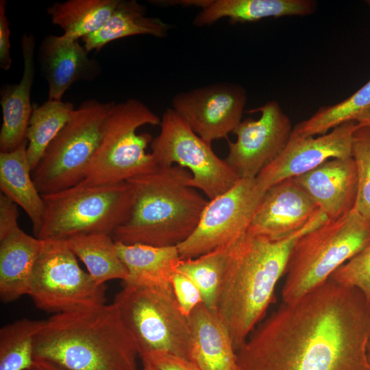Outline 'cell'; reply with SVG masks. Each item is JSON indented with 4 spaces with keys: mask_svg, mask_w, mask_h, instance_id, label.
Instances as JSON below:
<instances>
[{
    "mask_svg": "<svg viewBox=\"0 0 370 370\" xmlns=\"http://www.w3.org/2000/svg\"><path fill=\"white\" fill-rule=\"evenodd\" d=\"M150 3L155 5H180L182 6H195L203 9L204 8L208 6L211 0H172V1H149Z\"/></svg>",
    "mask_w": 370,
    "mask_h": 370,
    "instance_id": "cell-38",
    "label": "cell"
},
{
    "mask_svg": "<svg viewBox=\"0 0 370 370\" xmlns=\"http://www.w3.org/2000/svg\"><path fill=\"white\" fill-rule=\"evenodd\" d=\"M370 242V219L354 208L328 219L300 236L291 250L282 290L283 303H291L326 282L341 265Z\"/></svg>",
    "mask_w": 370,
    "mask_h": 370,
    "instance_id": "cell-5",
    "label": "cell"
},
{
    "mask_svg": "<svg viewBox=\"0 0 370 370\" xmlns=\"http://www.w3.org/2000/svg\"><path fill=\"white\" fill-rule=\"evenodd\" d=\"M171 284L182 311L189 317L195 307L202 303L199 289L189 277L177 271L172 277Z\"/></svg>",
    "mask_w": 370,
    "mask_h": 370,
    "instance_id": "cell-34",
    "label": "cell"
},
{
    "mask_svg": "<svg viewBox=\"0 0 370 370\" xmlns=\"http://www.w3.org/2000/svg\"><path fill=\"white\" fill-rule=\"evenodd\" d=\"M369 337L370 302L329 278L256 327L237 370H370Z\"/></svg>",
    "mask_w": 370,
    "mask_h": 370,
    "instance_id": "cell-1",
    "label": "cell"
},
{
    "mask_svg": "<svg viewBox=\"0 0 370 370\" xmlns=\"http://www.w3.org/2000/svg\"><path fill=\"white\" fill-rule=\"evenodd\" d=\"M160 121L140 100L114 103L103 121L100 143L83 182L118 183L154 171L158 165L152 153L147 152L153 138L137 130L145 125H160Z\"/></svg>",
    "mask_w": 370,
    "mask_h": 370,
    "instance_id": "cell-8",
    "label": "cell"
},
{
    "mask_svg": "<svg viewBox=\"0 0 370 370\" xmlns=\"http://www.w3.org/2000/svg\"><path fill=\"white\" fill-rule=\"evenodd\" d=\"M328 220L322 212L299 232L280 240L247 232L230 247L219 288L216 312L235 350L245 342L274 301L297 239Z\"/></svg>",
    "mask_w": 370,
    "mask_h": 370,
    "instance_id": "cell-2",
    "label": "cell"
},
{
    "mask_svg": "<svg viewBox=\"0 0 370 370\" xmlns=\"http://www.w3.org/2000/svg\"><path fill=\"white\" fill-rule=\"evenodd\" d=\"M10 29L6 16V1H0V67L8 71L12 64L10 56Z\"/></svg>",
    "mask_w": 370,
    "mask_h": 370,
    "instance_id": "cell-36",
    "label": "cell"
},
{
    "mask_svg": "<svg viewBox=\"0 0 370 370\" xmlns=\"http://www.w3.org/2000/svg\"><path fill=\"white\" fill-rule=\"evenodd\" d=\"M138 356L114 303L54 314L34 341V360L64 370H137Z\"/></svg>",
    "mask_w": 370,
    "mask_h": 370,
    "instance_id": "cell-3",
    "label": "cell"
},
{
    "mask_svg": "<svg viewBox=\"0 0 370 370\" xmlns=\"http://www.w3.org/2000/svg\"><path fill=\"white\" fill-rule=\"evenodd\" d=\"M251 112H259L256 119L241 121L228 141L225 159L241 179H254L282 153L293 133L288 116L276 101H269Z\"/></svg>",
    "mask_w": 370,
    "mask_h": 370,
    "instance_id": "cell-13",
    "label": "cell"
},
{
    "mask_svg": "<svg viewBox=\"0 0 370 370\" xmlns=\"http://www.w3.org/2000/svg\"><path fill=\"white\" fill-rule=\"evenodd\" d=\"M114 103L92 99L75 108L32 171L41 195L67 189L84 180L100 143L103 121Z\"/></svg>",
    "mask_w": 370,
    "mask_h": 370,
    "instance_id": "cell-9",
    "label": "cell"
},
{
    "mask_svg": "<svg viewBox=\"0 0 370 370\" xmlns=\"http://www.w3.org/2000/svg\"><path fill=\"white\" fill-rule=\"evenodd\" d=\"M37 308L54 314L106 304V286L79 265L65 241L43 240L33 267L29 293Z\"/></svg>",
    "mask_w": 370,
    "mask_h": 370,
    "instance_id": "cell-10",
    "label": "cell"
},
{
    "mask_svg": "<svg viewBox=\"0 0 370 370\" xmlns=\"http://www.w3.org/2000/svg\"><path fill=\"white\" fill-rule=\"evenodd\" d=\"M143 370H158L153 365L147 362H143Z\"/></svg>",
    "mask_w": 370,
    "mask_h": 370,
    "instance_id": "cell-41",
    "label": "cell"
},
{
    "mask_svg": "<svg viewBox=\"0 0 370 370\" xmlns=\"http://www.w3.org/2000/svg\"><path fill=\"white\" fill-rule=\"evenodd\" d=\"M367 3L370 6V0L367 1Z\"/></svg>",
    "mask_w": 370,
    "mask_h": 370,
    "instance_id": "cell-43",
    "label": "cell"
},
{
    "mask_svg": "<svg viewBox=\"0 0 370 370\" xmlns=\"http://www.w3.org/2000/svg\"><path fill=\"white\" fill-rule=\"evenodd\" d=\"M358 127L356 121L347 122L317 137L292 133L282 153L256 177L258 187L266 192L275 184L306 173L328 160L352 157L354 134Z\"/></svg>",
    "mask_w": 370,
    "mask_h": 370,
    "instance_id": "cell-15",
    "label": "cell"
},
{
    "mask_svg": "<svg viewBox=\"0 0 370 370\" xmlns=\"http://www.w3.org/2000/svg\"><path fill=\"white\" fill-rule=\"evenodd\" d=\"M28 370H64L47 361L34 360V364Z\"/></svg>",
    "mask_w": 370,
    "mask_h": 370,
    "instance_id": "cell-39",
    "label": "cell"
},
{
    "mask_svg": "<svg viewBox=\"0 0 370 370\" xmlns=\"http://www.w3.org/2000/svg\"><path fill=\"white\" fill-rule=\"evenodd\" d=\"M178 166H158L126 181L133 195L130 213L113 232L126 245L177 246L193 233L208 201Z\"/></svg>",
    "mask_w": 370,
    "mask_h": 370,
    "instance_id": "cell-4",
    "label": "cell"
},
{
    "mask_svg": "<svg viewBox=\"0 0 370 370\" xmlns=\"http://www.w3.org/2000/svg\"><path fill=\"white\" fill-rule=\"evenodd\" d=\"M312 0H211L193 19L195 27L210 25L227 18L232 23L254 22L269 17L306 16L314 12Z\"/></svg>",
    "mask_w": 370,
    "mask_h": 370,
    "instance_id": "cell-22",
    "label": "cell"
},
{
    "mask_svg": "<svg viewBox=\"0 0 370 370\" xmlns=\"http://www.w3.org/2000/svg\"><path fill=\"white\" fill-rule=\"evenodd\" d=\"M370 111V79L353 95L337 103L321 107L313 115L297 124L293 134L299 136L325 134L334 127L356 121Z\"/></svg>",
    "mask_w": 370,
    "mask_h": 370,
    "instance_id": "cell-29",
    "label": "cell"
},
{
    "mask_svg": "<svg viewBox=\"0 0 370 370\" xmlns=\"http://www.w3.org/2000/svg\"><path fill=\"white\" fill-rule=\"evenodd\" d=\"M367 352H368L369 358L370 360V337H369V343H368Z\"/></svg>",
    "mask_w": 370,
    "mask_h": 370,
    "instance_id": "cell-42",
    "label": "cell"
},
{
    "mask_svg": "<svg viewBox=\"0 0 370 370\" xmlns=\"http://www.w3.org/2000/svg\"><path fill=\"white\" fill-rule=\"evenodd\" d=\"M320 212L295 180L287 179L266 191L247 232L283 239L305 227Z\"/></svg>",
    "mask_w": 370,
    "mask_h": 370,
    "instance_id": "cell-16",
    "label": "cell"
},
{
    "mask_svg": "<svg viewBox=\"0 0 370 370\" xmlns=\"http://www.w3.org/2000/svg\"><path fill=\"white\" fill-rule=\"evenodd\" d=\"M73 254L86 266L99 285L112 280H127L128 271L120 258L112 236L104 233L78 234L66 241Z\"/></svg>",
    "mask_w": 370,
    "mask_h": 370,
    "instance_id": "cell-26",
    "label": "cell"
},
{
    "mask_svg": "<svg viewBox=\"0 0 370 370\" xmlns=\"http://www.w3.org/2000/svg\"><path fill=\"white\" fill-rule=\"evenodd\" d=\"M42 225L35 237L66 241L75 235H112L127 219L133 195L126 182L90 185L83 181L67 189L41 195Z\"/></svg>",
    "mask_w": 370,
    "mask_h": 370,
    "instance_id": "cell-6",
    "label": "cell"
},
{
    "mask_svg": "<svg viewBox=\"0 0 370 370\" xmlns=\"http://www.w3.org/2000/svg\"><path fill=\"white\" fill-rule=\"evenodd\" d=\"M170 29L171 25L160 18L147 16L146 8L136 0H119L106 23L82 40L89 53L99 51L109 42L125 37L150 35L164 38Z\"/></svg>",
    "mask_w": 370,
    "mask_h": 370,
    "instance_id": "cell-24",
    "label": "cell"
},
{
    "mask_svg": "<svg viewBox=\"0 0 370 370\" xmlns=\"http://www.w3.org/2000/svg\"><path fill=\"white\" fill-rule=\"evenodd\" d=\"M246 101L243 87L221 83L177 94L171 108L199 136L212 144L233 132L241 121Z\"/></svg>",
    "mask_w": 370,
    "mask_h": 370,
    "instance_id": "cell-14",
    "label": "cell"
},
{
    "mask_svg": "<svg viewBox=\"0 0 370 370\" xmlns=\"http://www.w3.org/2000/svg\"><path fill=\"white\" fill-rule=\"evenodd\" d=\"M265 193L256 178L240 179L228 190L208 201L193 233L177 246L180 258H197L246 233Z\"/></svg>",
    "mask_w": 370,
    "mask_h": 370,
    "instance_id": "cell-12",
    "label": "cell"
},
{
    "mask_svg": "<svg viewBox=\"0 0 370 370\" xmlns=\"http://www.w3.org/2000/svg\"><path fill=\"white\" fill-rule=\"evenodd\" d=\"M158 370H201L193 361L166 352H153L140 358Z\"/></svg>",
    "mask_w": 370,
    "mask_h": 370,
    "instance_id": "cell-35",
    "label": "cell"
},
{
    "mask_svg": "<svg viewBox=\"0 0 370 370\" xmlns=\"http://www.w3.org/2000/svg\"><path fill=\"white\" fill-rule=\"evenodd\" d=\"M78 40L64 34H49L41 41L38 60L48 84V99L62 100L73 84L90 82L101 74L99 63L88 56V52Z\"/></svg>",
    "mask_w": 370,
    "mask_h": 370,
    "instance_id": "cell-17",
    "label": "cell"
},
{
    "mask_svg": "<svg viewBox=\"0 0 370 370\" xmlns=\"http://www.w3.org/2000/svg\"><path fill=\"white\" fill-rule=\"evenodd\" d=\"M27 140L8 152H0V189L29 217L36 236L43 222L45 204L32 177L27 156Z\"/></svg>",
    "mask_w": 370,
    "mask_h": 370,
    "instance_id": "cell-23",
    "label": "cell"
},
{
    "mask_svg": "<svg viewBox=\"0 0 370 370\" xmlns=\"http://www.w3.org/2000/svg\"><path fill=\"white\" fill-rule=\"evenodd\" d=\"M352 157L357 171L354 208L370 219V127L358 125L354 134Z\"/></svg>",
    "mask_w": 370,
    "mask_h": 370,
    "instance_id": "cell-32",
    "label": "cell"
},
{
    "mask_svg": "<svg viewBox=\"0 0 370 370\" xmlns=\"http://www.w3.org/2000/svg\"><path fill=\"white\" fill-rule=\"evenodd\" d=\"M232 242L197 258L181 259L176 268V271L186 275L194 282L201 292L202 303L215 312L219 288Z\"/></svg>",
    "mask_w": 370,
    "mask_h": 370,
    "instance_id": "cell-30",
    "label": "cell"
},
{
    "mask_svg": "<svg viewBox=\"0 0 370 370\" xmlns=\"http://www.w3.org/2000/svg\"><path fill=\"white\" fill-rule=\"evenodd\" d=\"M330 278L343 286L359 291L370 302V242Z\"/></svg>",
    "mask_w": 370,
    "mask_h": 370,
    "instance_id": "cell-33",
    "label": "cell"
},
{
    "mask_svg": "<svg viewBox=\"0 0 370 370\" xmlns=\"http://www.w3.org/2000/svg\"><path fill=\"white\" fill-rule=\"evenodd\" d=\"M119 0H67L47 9L53 24L63 34L79 40L99 29L113 13Z\"/></svg>",
    "mask_w": 370,
    "mask_h": 370,
    "instance_id": "cell-27",
    "label": "cell"
},
{
    "mask_svg": "<svg viewBox=\"0 0 370 370\" xmlns=\"http://www.w3.org/2000/svg\"><path fill=\"white\" fill-rule=\"evenodd\" d=\"M159 134L150 145L158 166L178 165L192 175V185L212 199L241 179L211 144L199 136L171 108L163 113Z\"/></svg>",
    "mask_w": 370,
    "mask_h": 370,
    "instance_id": "cell-11",
    "label": "cell"
},
{
    "mask_svg": "<svg viewBox=\"0 0 370 370\" xmlns=\"http://www.w3.org/2000/svg\"><path fill=\"white\" fill-rule=\"evenodd\" d=\"M21 45L23 59L21 79L18 84L3 86L0 92L2 109L0 152L12 151L26 140L25 134L33 111L31 90L35 76L34 36L25 33Z\"/></svg>",
    "mask_w": 370,
    "mask_h": 370,
    "instance_id": "cell-19",
    "label": "cell"
},
{
    "mask_svg": "<svg viewBox=\"0 0 370 370\" xmlns=\"http://www.w3.org/2000/svg\"><path fill=\"white\" fill-rule=\"evenodd\" d=\"M43 240L33 237L18 225L0 236V297L14 301L28 295L34 264Z\"/></svg>",
    "mask_w": 370,
    "mask_h": 370,
    "instance_id": "cell-21",
    "label": "cell"
},
{
    "mask_svg": "<svg viewBox=\"0 0 370 370\" xmlns=\"http://www.w3.org/2000/svg\"><path fill=\"white\" fill-rule=\"evenodd\" d=\"M192 356L201 370H237L236 352L230 334L217 312L203 303L189 316Z\"/></svg>",
    "mask_w": 370,
    "mask_h": 370,
    "instance_id": "cell-20",
    "label": "cell"
},
{
    "mask_svg": "<svg viewBox=\"0 0 370 370\" xmlns=\"http://www.w3.org/2000/svg\"><path fill=\"white\" fill-rule=\"evenodd\" d=\"M293 179L328 219H338L355 206L357 171L353 157L328 160Z\"/></svg>",
    "mask_w": 370,
    "mask_h": 370,
    "instance_id": "cell-18",
    "label": "cell"
},
{
    "mask_svg": "<svg viewBox=\"0 0 370 370\" xmlns=\"http://www.w3.org/2000/svg\"><path fill=\"white\" fill-rule=\"evenodd\" d=\"M44 320L23 318L0 329V370H28L34 362L35 337Z\"/></svg>",
    "mask_w": 370,
    "mask_h": 370,
    "instance_id": "cell-31",
    "label": "cell"
},
{
    "mask_svg": "<svg viewBox=\"0 0 370 370\" xmlns=\"http://www.w3.org/2000/svg\"><path fill=\"white\" fill-rule=\"evenodd\" d=\"M356 122L360 125L370 127V111L361 116Z\"/></svg>",
    "mask_w": 370,
    "mask_h": 370,
    "instance_id": "cell-40",
    "label": "cell"
},
{
    "mask_svg": "<svg viewBox=\"0 0 370 370\" xmlns=\"http://www.w3.org/2000/svg\"><path fill=\"white\" fill-rule=\"evenodd\" d=\"M75 110L73 103L62 100L48 99L40 106H33L25 134L27 156L32 171Z\"/></svg>",
    "mask_w": 370,
    "mask_h": 370,
    "instance_id": "cell-28",
    "label": "cell"
},
{
    "mask_svg": "<svg viewBox=\"0 0 370 370\" xmlns=\"http://www.w3.org/2000/svg\"><path fill=\"white\" fill-rule=\"evenodd\" d=\"M17 205L6 196L0 195V236L18 226Z\"/></svg>",
    "mask_w": 370,
    "mask_h": 370,
    "instance_id": "cell-37",
    "label": "cell"
},
{
    "mask_svg": "<svg viewBox=\"0 0 370 370\" xmlns=\"http://www.w3.org/2000/svg\"><path fill=\"white\" fill-rule=\"evenodd\" d=\"M116 246L128 271V277L123 284H171L172 277L181 260L177 246L126 245L119 242H116Z\"/></svg>",
    "mask_w": 370,
    "mask_h": 370,
    "instance_id": "cell-25",
    "label": "cell"
},
{
    "mask_svg": "<svg viewBox=\"0 0 370 370\" xmlns=\"http://www.w3.org/2000/svg\"><path fill=\"white\" fill-rule=\"evenodd\" d=\"M123 284L113 303L136 342L138 356L166 352L191 360L189 317L182 311L172 284Z\"/></svg>",
    "mask_w": 370,
    "mask_h": 370,
    "instance_id": "cell-7",
    "label": "cell"
}]
</instances>
